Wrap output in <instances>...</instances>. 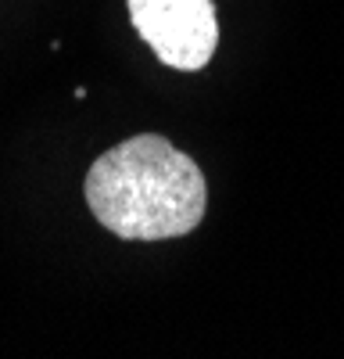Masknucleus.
Returning a JSON list of instances; mask_svg holds the SVG:
<instances>
[{
  "instance_id": "obj_1",
  "label": "nucleus",
  "mask_w": 344,
  "mask_h": 359,
  "mask_svg": "<svg viewBox=\"0 0 344 359\" xmlns=\"http://www.w3.org/2000/svg\"><path fill=\"white\" fill-rule=\"evenodd\" d=\"M94 219L122 241H169L201 226L208 184L197 162L158 133L104 151L83 180Z\"/></svg>"
},
{
  "instance_id": "obj_2",
  "label": "nucleus",
  "mask_w": 344,
  "mask_h": 359,
  "mask_svg": "<svg viewBox=\"0 0 344 359\" xmlns=\"http://www.w3.org/2000/svg\"><path fill=\"white\" fill-rule=\"evenodd\" d=\"M133 29L158 62L180 72H201L219 47L212 0H126Z\"/></svg>"
}]
</instances>
